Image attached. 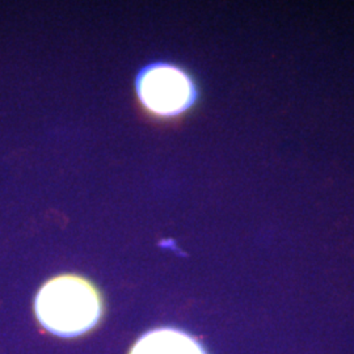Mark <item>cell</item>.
Segmentation results:
<instances>
[{
    "label": "cell",
    "instance_id": "6da1fadb",
    "mask_svg": "<svg viewBox=\"0 0 354 354\" xmlns=\"http://www.w3.org/2000/svg\"><path fill=\"white\" fill-rule=\"evenodd\" d=\"M35 311L39 324L59 337H76L95 328L102 317L100 291L77 274H61L38 290Z\"/></svg>",
    "mask_w": 354,
    "mask_h": 354
},
{
    "label": "cell",
    "instance_id": "7a4b0ae2",
    "mask_svg": "<svg viewBox=\"0 0 354 354\" xmlns=\"http://www.w3.org/2000/svg\"><path fill=\"white\" fill-rule=\"evenodd\" d=\"M136 93L142 108L162 120L188 112L198 95L193 77L183 67L169 62L145 66L136 77Z\"/></svg>",
    "mask_w": 354,
    "mask_h": 354
},
{
    "label": "cell",
    "instance_id": "3957f363",
    "mask_svg": "<svg viewBox=\"0 0 354 354\" xmlns=\"http://www.w3.org/2000/svg\"><path fill=\"white\" fill-rule=\"evenodd\" d=\"M129 354H207L203 345L187 332L162 327L146 332Z\"/></svg>",
    "mask_w": 354,
    "mask_h": 354
}]
</instances>
